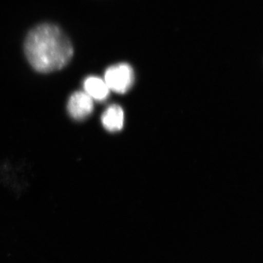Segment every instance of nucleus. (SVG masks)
<instances>
[{"instance_id": "obj_1", "label": "nucleus", "mask_w": 263, "mask_h": 263, "mask_svg": "<svg viewBox=\"0 0 263 263\" xmlns=\"http://www.w3.org/2000/svg\"><path fill=\"white\" fill-rule=\"evenodd\" d=\"M26 56L34 70L43 73L61 70L73 56V48L62 29L50 24L32 29L24 44Z\"/></svg>"}, {"instance_id": "obj_2", "label": "nucleus", "mask_w": 263, "mask_h": 263, "mask_svg": "<svg viewBox=\"0 0 263 263\" xmlns=\"http://www.w3.org/2000/svg\"><path fill=\"white\" fill-rule=\"evenodd\" d=\"M134 72L127 64L111 66L105 71L104 81L110 91L124 94L129 91L134 83Z\"/></svg>"}, {"instance_id": "obj_3", "label": "nucleus", "mask_w": 263, "mask_h": 263, "mask_svg": "<svg viewBox=\"0 0 263 263\" xmlns=\"http://www.w3.org/2000/svg\"><path fill=\"white\" fill-rule=\"evenodd\" d=\"M67 108L74 119L84 120L92 113L94 101L85 91H77L71 95Z\"/></svg>"}, {"instance_id": "obj_4", "label": "nucleus", "mask_w": 263, "mask_h": 263, "mask_svg": "<svg viewBox=\"0 0 263 263\" xmlns=\"http://www.w3.org/2000/svg\"><path fill=\"white\" fill-rule=\"evenodd\" d=\"M101 121L105 129L110 133L121 130L124 123V110L119 105H110L104 111Z\"/></svg>"}, {"instance_id": "obj_5", "label": "nucleus", "mask_w": 263, "mask_h": 263, "mask_svg": "<svg viewBox=\"0 0 263 263\" xmlns=\"http://www.w3.org/2000/svg\"><path fill=\"white\" fill-rule=\"evenodd\" d=\"M84 87L86 93L93 100L103 101L109 96L110 89L104 79L96 76L88 77L84 81Z\"/></svg>"}]
</instances>
